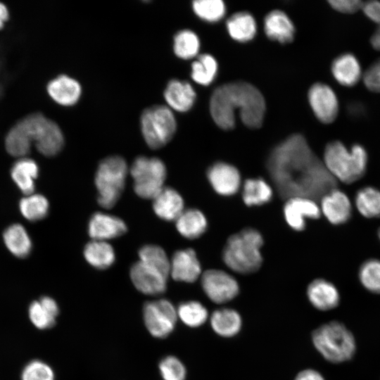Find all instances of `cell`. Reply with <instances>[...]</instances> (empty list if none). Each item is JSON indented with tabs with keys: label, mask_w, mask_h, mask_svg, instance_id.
Here are the masks:
<instances>
[{
	"label": "cell",
	"mask_w": 380,
	"mask_h": 380,
	"mask_svg": "<svg viewBox=\"0 0 380 380\" xmlns=\"http://www.w3.org/2000/svg\"><path fill=\"white\" fill-rule=\"evenodd\" d=\"M139 257L141 262L170 275V260L160 246L154 244L144 245L139 250Z\"/></svg>",
	"instance_id": "cell-39"
},
{
	"label": "cell",
	"mask_w": 380,
	"mask_h": 380,
	"mask_svg": "<svg viewBox=\"0 0 380 380\" xmlns=\"http://www.w3.org/2000/svg\"><path fill=\"white\" fill-rule=\"evenodd\" d=\"M201 265L192 248L175 252L170 260V276L177 281L195 282L201 276Z\"/></svg>",
	"instance_id": "cell-17"
},
{
	"label": "cell",
	"mask_w": 380,
	"mask_h": 380,
	"mask_svg": "<svg viewBox=\"0 0 380 380\" xmlns=\"http://www.w3.org/2000/svg\"><path fill=\"white\" fill-rule=\"evenodd\" d=\"M198 35L190 30H182L174 37L173 50L175 55L182 59L195 57L200 49Z\"/></svg>",
	"instance_id": "cell-35"
},
{
	"label": "cell",
	"mask_w": 380,
	"mask_h": 380,
	"mask_svg": "<svg viewBox=\"0 0 380 380\" xmlns=\"http://www.w3.org/2000/svg\"><path fill=\"white\" fill-rule=\"evenodd\" d=\"M28 313L32 323L37 328L46 329L54 325L59 308L53 298L44 296L30 304Z\"/></svg>",
	"instance_id": "cell-26"
},
{
	"label": "cell",
	"mask_w": 380,
	"mask_h": 380,
	"mask_svg": "<svg viewBox=\"0 0 380 380\" xmlns=\"http://www.w3.org/2000/svg\"><path fill=\"white\" fill-rule=\"evenodd\" d=\"M19 122L44 156H56L63 148L65 139L61 129L43 114H30Z\"/></svg>",
	"instance_id": "cell-9"
},
{
	"label": "cell",
	"mask_w": 380,
	"mask_h": 380,
	"mask_svg": "<svg viewBox=\"0 0 380 380\" xmlns=\"http://www.w3.org/2000/svg\"><path fill=\"white\" fill-rule=\"evenodd\" d=\"M175 227L182 236L188 239H195L206 232L208 220L200 210L188 208L184 210L175 220Z\"/></svg>",
	"instance_id": "cell-25"
},
{
	"label": "cell",
	"mask_w": 380,
	"mask_h": 380,
	"mask_svg": "<svg viewBox=\"0 0 380 380\" xmlns=\"http://www.w3.org/2000/svg\"><path fill=\"white\" fill-rule=\"evenodd\" d=\"M355 205L358 212L366 218L380 217V191L373 186L359 189L355 196Z\"/></svg>",
	"instance_id": "cell-33"
},
{
	"label": "cell",
	"mask_w": 380,
	"mask_h": 380,
	"mask_svg": "<svg viewBox=\"0 0 380 380\" xmlns=\"http://www.w3.org/2000/svg\"><path fill=\"white\" fill-rule=\"evenodd\" d=\"M331 70L336 82L345 87L355 85L362 77L357 58L350 53H342L335 58Z\"/></svg>",
	"instance_id": "cell-24"
},
{
	"label": "cell",
	"mask_w": 380,
	"mask_h": 380,
	"mask_svg": "<svg viewBox=\"0 0 380 380\" xmlns=\"http://www.w3.org/2000/svg\"><path fill=\"white\" fill-rule=\"evenodd\" d=\"M263 243L260 232L245 228L228 238L222 251V260L227 267L237 273L255 272L262 264L260 249Z\"/></svg>",
	"instance_id": "cell-3"
},
{
	"label": "cell",
	"mask_w": 380,
	"mask_h": 380,
	"mask_svg": "<svg viewBox=\"0 0 380 380\" xmlns=\"http://www.w3.org/2000/svg\"><path fill=\"white\" fill-rule=\"evenodd\" d=\"M129 276L135 288L146 295L157 296L167 289L169 275L140 260L133 264Z\"/></svg>",
	"instance_id": "cell-13"
},
{
	"label": "cell",
	"mask_w": 380,
	"mask_h": 380,
	"mask_svg": "<svg viewBox=\"0 0 380 380\" xmlns=\"http://www.w3.org/2000/svg\"><path fill=\"white\" fill-rule=\"evenodd\" d=\"M217 70V62L212 55L200 54L191 64V77L196 83L208 86L215 79Z\"/></svg>",
	"instance_id": "cell-34"
},
{
	"label": "cell",
	"mask_w": 380,
	"mask_h": 380,
	"mask_svg": "<svg viewBox=\"0 0 380 380\" xmlns=\"http://www.w3.org/2000/svg\"><path fill=\"white\" fill-rule=\"evenodd\" d=\"M362 78L365 85L369 90L380 93V59L373 63L366 70Z\"/></svg>",
	"instance_id": "cell-45"
},
{
	"label": "cell",
	"mask_w": 380,
	"mask_h": 380,
	"mask_svg": "<svg viewBox=\"0 0 380 380\" xmlns=\"http://www.w3.org/2000/svg\"><path fill=\"white\" fill-rule=\"evenodd\" d=\"M39 175V167L35 161L30 158H21L13 165L11 175L13 182L25 195L34 193V181Z\"/></svg>",
	"instance_id": "cell-27"
},
{
	"label": "cell",
	"mask_w": 380,
	"mask_h": 380,
	"mask_svg": "<svg viewBox=\"0 0 380 380\" xmlns=\"http://www.w3.org/2000/svg\"><path fill=\"white\" fill-rule=\"evenodd\" d=\"M210 113L222 129L235 126V113H240L243 123L249 128L262 126L265 114V101L253 84L243 81L224 84L216 88L210 99Z\"/></svg>",
	"instance_id": "cell-2"
},
{
	"label": "cell",
	"mask_w": 380,
	"mask_h": 380,
	"mask_svg": "<svg viewBox=\"0 0 380 380\" xmlns=\"http://www.w3.org/2000/svg\"><path fill=\"white\" fill-rule=\"evenodd\" d=\"M206 177L213 190L224 196L237 193L241 184L239 170L233 165L222 161L211 165L206 171Z\"/></svg>",
	"instance_id": "cell-15"
},
{
	"label": "cell",
	"mask_w": 380,
	"mask_h": 380,
	"mask_svg": "<svg viewBox=\"0 0 380 380\" xmlns=\"http://www.w3.org/2000/svg\"><path fill=\"white\" fill-rule=\"evenodd\" d=\"M32 141L19 122L9 131L5 145L9 154L24 158L30 150Z\"/></svg>",
	"instance_id": "cell-38"
},
{
	"label": "cell",
	"mask_w": 380,
	"mask_h": 380,
	"mask_svg": "<svg viewBox=\"0 0 380 380\" xmlns=\"http://www.w3.org/2000/svg\"><path fill=\"white\" fill-rule=\"evenodd\" d=\"M140 127L148 147L158 149L172 139L177 130V121L167 106L155 105L142 112Z\"/></svg>",
	"instance_id": "cell-7"
},
{
	"label": "cell",
	"mask_w": 380,
	"mask_h": 380,
	"mask_svg": "<svg viewBox=\"0 0 380 380\" xmlns=\"http://www.w3.org/2000/svg\"><path fill=\"white\" fill-rule=\"evenodd\" d=\"M178 318L189 327H198L207 320L208 312L206 308L196 300L182 303L177 308Z\"/></svg>",
	"instance_id": "cell-36"
},
{
	"label": "cell",
	"mask_w": 380,
	"mask_h": 380,
	"mask_svg": "<svg viewBox=\"0 0 380 380\" xmlns=\"http://www.w3.org/2000/svg\"><path fill=\"white\" fill-rule=\"evenodd\" d=\"M272 195V188L261 177L247 179L243 184L242 199L248 206L267 203L271 201Z\"/></svg>",
	"instance_id": "cell-32"
},
{
	"label": "cell",
	"mask_w": 380,
	"mask_h": 380,
	"mask_svg": "<svg viewBox=\"0 0 380 380\" xmlns=\"http://www.w3.org/2000/svg\"><path fill=\"white\" fill-rule=\"evenodd\" d=\"M143 317L150 334L163 338L173 331L178 316L177 309L170 300L158 299L145 303Z\"/></svg>",
	"instance_id": "cell-10"
},
{
	"label": "cell",
	"mask_w": 380,
	"mask_h": 380,
	"mask_svg": "<svg viewBox=\"0 0 380 380\" xmlns=\"http://www.w3.org/2000/svg\"><path fill=\"white\" fill-rule=\"evenodd\" d=\"M163 380H185V366L177 357L168 355L163 358L158 365Z\"/></svg>",
	"instance_id": "cell-42"
},
{
	"label": "cell",
	"mask_w": 380,
	"mask_h": 380,
	"mask_svg": "<svg viewBox=\"0 0 380 380\" xmlns=\"http://www.w3.org/2000/svg\"><path fill=\"white\" fill-rule=\"evenodd\" d=\"M267 170L280 196L315 199L335 188L336 180L300 134L289 136L270 153Z\"/></svg>",
	"instance_id": "cell-1"
},
{
	"label": "cell",
	"mask_w": 380,
	"mask_h": 380,
	"mask_svg": "<svg viewBox=\"0 0 380 380\" xmlns=\"http://www.w3.org/2000/svg\"><path fill=\"white\" fill-rule=\"evenodd\" d=\"M283 211L288 225L297 232L305 229L307 218L317 220L322 215L320 207L314 199L302 196L286 199Z\"/></svg>",
	"instance_id": "cell-14"
},
{
	"label": "cell",
	"mask_w": 380,
	"mask_h": 380,
	"mask_svg": "<svg viewBox=\"0 0 380 380\" xmlns=\"http://www.w3.org/2000/svg\"><path fill=\"white\" fill-rule=\"evenodd\" d=\"M322 214L332 224L347 222L352 215V204L348 195L336 187L329 190L320 198Z\"/></svg>",
	"instance_id": "cell-16"
},
{
	"label": "cell",
	"mask_w": 380,
	"mask_h": 380,
	"mask_svg": "<svg viewBox=\"0 0 380 380\" xmlns=\"http://www.w3.org/2000/svg\"><path fill=\"white\" fill-rule=\"evenodd\" d=\"M47 91L51 98L58 104L70 106L80 99L82 87L75 79L61 75L49 82Z\"/></svg>",
	"instance_id": "cell-21"
},
{
	"label": "cell",
	"mask_w": 380,
	"mask_h": 380,
	"mask_svg": "<svg viewBox=\"0 0 380 380\" xmlns=\"http://www.w3.org/2000/svg\"><path fill=\"white\" fill-rule=\"evenodd\" d=\"M128 167L125 159L110 156L103 159L95 173L98 203L104 208L113 207L125 188Z\"/></svg>",
	"instance_id": "cell-6"
},
{
	"label": "cell",
	"mask_w": 380,
	"mask_h": 380,
	"mask_svg": "<svg viewBox=\"0 0 380 380\" xmlns=\"http://www.w3.org/2000/svg\"><path fill=\"white\" fill-rule=\"evenodd\" d=\"M195 14L204 21L215 23L226 13V6L221 0H196L192 2Z\"/></svg>",
	"instance_id": "cell-41"
},
{
	"label": "cell",
	"mask_w": 380,
	"mask_h": 380,
	"mask_svg": "<svg viewBox=\"0 0 380 380\" xmlns=\"http://www.w3.org/2000/svg\"><path fill=\"white\" fill-rule=\"evenodd\" d=\"M226 26L230 37L239 42L251 41L257 32L255 18L251 13L246 11L237 12L232 15L227 20Z\"/></svg>",
	"instance_id": "cell-29"
},
{
	"label": "cell",
	"mask_w": 380,
	"mask_h": 380,
	"mask_svg": "<svg viewBox=\"0 0 380 380\" xmlns=\"http://www.w3.org/2000/svg\"><path fill=\"white\" fill-rule=\"evenodd\" d=\"M4 243L8 250L18 258H25L31 252L32 241L25 229L20 224L8 227L3 234Z\"/></svg>",
	"instance_id": "cell-31"
},
{
	"label": "cell",
	"mask_w": 380,
	"mask_h": 380,
	"mask_svg": "<svg viewBox=\"0 0 380 380\" xmlns=\"http://www.w3.org/2000/svg\"><path fill=\"white\" fill-rule=\"evenodd\" d=\"M83 254L86 261L99 270L108 268L115 260L113 246L105 241L91 240L84 246Z\"/></svg>",
	"instance_id": "cell-30"
},
{
	"label": "cell",
	"mask_w": 380,
	"mask_h": 380,
	"mask_svg": "<svg viewBox=\"0 0 380 380\" xmlns=\"http://www.w3.org/2000/svg\"><path fill=\"white\" fill-rule=\"evenodd\" d=\"M378 237L380 240V228L379 229V231H378Z\"/></svg>",
	"instance_id": "cell-49"
},
{
	"label": "cell",
	"mask_w": 380,
	"mask_h": 380,
	"mask_svg": "<svg viewBox=\"0 0 380 380\" xmlns=\"http://www.w3.org/2000/svg\"><path fill=\"white\" fill-rule=\"evenodd\" d=\"M312 343L328 362L339 364L351 360L356 352L353 333L338 321L324 323L312 333Z\"/></svg>",
	"instance_id": "cell-5"
},
{
	"label": "cell",
	"mask_w": 380,
	"mask_h": 380,
	"mask_svg": "<svg viewBox=\"0 0 380 380\" xmlns=\"http://www.w3.org/2000/svg\"><path fill=\"white\" fill-rule=\"evenodd\" d=\"M19 207L25 218L30 221H37L47 215L49 203L45 196L33 193L22 198Z\"/></svg>",
	"instance_id": "cell-37"
},
{
	"label": "cell",
	"mask_w": 380,
	"mask_h": 380,
	"mask_svg": "<svg viewBox=\"0 0 380 380\" xmlns=\"http://www.w3.org/2000/svg\"><path fill=\"white\" fill-rule=\"evenodd\" d=\"M362 10L368 18L378 25L377 30L370 38V43L374 49L380 51V1L364 2Z\"/></svg>",
	"instance_id": "cell-44"
},
{
	"label": "cell",
	"mask_w": 380,
	"mask_h": 380,
	"mask_svg": "<svg viewBox=\"0 0 380 380\" xmlns=\"http://www.w3.org/2000/svg\"><path fill=\"white\" fill-rule=\"evenodd\" d=\"M265 34L272 40L289 43L294 37L295 27L289 17L282 11L273 10L264 19Z\"/></svg>",
	"instance_id": "cell-23"
},
{
	"label": "cell",
	"mask_w": 380,
	"mask_h": 380,
	"mask_svg": "<svg viewBox=\"0 0 380 380\" xmlns=\"http://www.w3.org/2000/svg\"><path fill=\"white\" fill-rule=\"evenodd\" d=\"M306 293L311 305L318 310H331L340 303L341 296L338 289L324 279L312 281L308 286Z\"/></svg>",
	"instance_id": "cell-19"
},
{
	"label": "cell",
	"mask_w": 380,
	"mask_h": 380,
	"mask_svg": "<svg viewBox=\"0 0 380 380\" xmlns=\"http://www.w3.org/2000/svg\"><path fill=\"white\" fill-rule=\"evenodd\" d=\"M184 200L175 189L165 186L153 199L156 215L166 221H175L184 211Z\"/></svg>",
	"instance_id": "cell-22"
},
{
	"label": "cell",
	"mask_w": 380,
	"mask_h": 380,
	"mask_svg": "<svg viewBox=\"0 0 380 380\" xmlns=\"http://www.w3.org/2000/svg\"><path fill=\"white\" fill-rule=\"evenodd\" d=\"M210 324L217 334L228 338L236 335L240 331L242 319L236 310L224 308L213 312L210 317Z\"/></svg>",
	"instance_id": "cell-28"
},
{
	"label": "cell",
	"mask_w": 380,
	"mask_h": 380,
	"mask_svg": "<svg viewBox=\"0 0 380 380\" xmlns=\"http://www.w3.org/2000/svg\"><path fill=\"white\" fill-rule=\"evenodd\" d=\"M294 380H325L323 375L313 369H305L300 371Z\"/></svg>",
	"instance_id": "cell-47"
},
{
	"label": "cell",
	"mask_w": 380,
	"mask_h": 380,
	"mask_svg": "<svg viewBox=\"0 0 380 380\" xmlns=\"http://www.w3.org/2000/svg\"><path fill=\"white\" fill-rule=\"evenodd\" d=\"M164 98L167 106L178 112H186L194 106L196 94L186 81L171 80L164 91Z\"/></svg>",
	"instance_id": "cell-20"
},
{
	"label": "cell",
	"mask_w": 380,
	"mask_h": 380,
	"mask_svg": "<svg viewBox=\"0 0 380 380\" xmlns=\"http://www.w3.org/2000/svg\"><path fill=\"white\" fill-rule=\"evenodd\" d=\"M310 106L316 118L322 123L334 122L338 113V101L334 90L327 84L317 82L309 89Z\"/></svg>",
	"instance_id": "cell-12"
},
{
	"label": "cell",
	"mask_w": 380,
	"mask_h": 380,
	"mask_svg": "<svg viewBox=\"0 0 380 380\" xmlns=\"http://www.w3.org/2000/svg\"><path fill=\"white\" fill-rule=\"evenodd\" d=\"M8 18V12L4 4L0 2V29Z\"/></svg>",
	"instance_id": "cell-48"
},
{
	"label": "cell",
	"mask_w": 380,
	"mask_h": 380,
	"mask_svg": "<svg viewBox=\"0 0 380 380\" xmlns=\"http://www.w3.org/2000/svg\"><path fill=\"white\" fill-rule=\"evenodd\" d=\"M329 4L338 12L351 14L362 10L364 2L360 0H331Z\"/></svg>",
	"instance_id": "cell-46"
},
{
	"label": "cell",
	"mask_w": 380,
	"mask_h": 380,
	"mask_svg": "<svg viewBox=\"0 0 380 380\" xmlns=\"http://www.w3.org/2000/svg\"><path fill=\"white\" fill-rule=\"evenodd\" d=\"M358 278L368 291L380 294V260L373 258L365 261L359 269Z\"/></svg>",
	"instance_id": "cell-40"
},
{
	"label": "cell",
	"mask_w": 380,
	"mask_h": 380,
	"mask_svg": "<svg viewBox=\"0 0 380 380\" xmlns=\"http://www.w3.org/2000/svg\"><path fill=\"white\" fill-rule=\"evenodd\" d=\"M202 289L207 297L215 303H224L234 299L239 293L236 279L227 272L216 269L201 274Z\"/></svg>",
	"instance_id": "cell-11"
},
{
	"label": "cell",
	"mask_w": 380,
	"mask_h": 380,
	"mask_svg": "<svg viewBox=\"0 0 380 380\" xmlns=\"http://www.w3.org/2000/svg\"><path fill=\"white\" fill-rule=\"evenodd\" d=\"M323 163L336 180L351 184L364 176L368 156L365 148L359 144L348 148L341 141H333L324 148Z\"/></svg>",
	"instance_id": "cell-4"
},
{
	"label": "cell",
	"mask_w": 380,
	"mask_h": 380,
	"mask_svg": "<svg viewBox=\"0 0 380 380\" xmlns=\"http://www.w3.org/2000/svg\"><path fill=\"white\" fill-rule=\"evenodd\" d=\"M127 224L120 217L97 212L94 213L88 223V233L92 240L106 241L124 234Z\"/></svg>",
	"instance_id": "cell-18"
},
{
	"label": "cell",
	"mask_w": 380,
	"mask_h": 380,
	"mask_svg": "<svg viewBox=\"0 0 380 380\" xmlns=\"http://www.w3.org/2000/svg\"><path fill=\"white\" fill-rule=\"evenodd\" d=\"M22 380H54L52 368L40 360H33L24 368L21 375Z\"/></svg>",
	"instance_id": "cell-43"
},
{
	"label": "cell",
	"mask_w": 380,
	"mask_h": 380,
	"mask_svg": "<svg viewBox=\"0 0 380 380\" xmlns=\"http://www.w3.org/2000/svg\"><path fill=\"white\" fill-rule=\"evenodd\" d=\"M129 173L134 180V191L142 198L153 200L165 187L166 166L156 157H137L129 168Z\"/></svg>",
	"instance_id": "cell-8"
}]
</instances>
